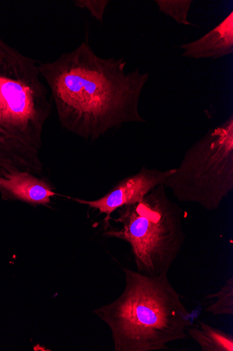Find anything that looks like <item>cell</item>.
<instances>
[{"instance_id": "cell-1", "label": "cell", "mask_w": 233, "mask_h": 351, "mask_svg": "<svg viewBox=\"0 0 233 351\" xmlns=\"http://www.w3.org/2000/svg\"><path fill=\"white\" fill-rule=\"evenodd\" d=\"M124 58L98 56L87 32L76 49L40 62L59 122L64 130L94 141L126 123H146L139 105L149 73L126 72Z\"/></svg>"}, {"instance_id": "cell-2", "label": "cell", "mask_w": 233, "mask_h": 351, "mask_svg": "<svg viewBox=\"0 0 233 351\" xmlns=\"http://www.w3.org/2000/svg\"><path fill=\"white\" fill-rule=\"evenodd\" d=\"M52 103L40 62L0 37V176L42 174V135Z\"/></svg>"}, {"instance_id": "cell-3", "label": "cell", "mask_w": 233, "mask_h": 351, "mask_svg": "<svg viewBox=\"0 0 233 351\" xmlns=\"http://www.w3.org/2000/svg\"><path fill=\"white\" fill-rule=\"evenodd\" d=\"M126 286L114 302L93 313L112 332L115 351L168 349L171 342L189 337L191 313L168 274L150 276L123 269Z\"/></svg>"}, {"instance_id": "cell-4", "label": "cell", "mask_w": 233, "mask_h": 351, "mask_svg": "<svg viewBox=\"0 0 233 351\" xmlns=\"http://www.w3.org/2000/svg\"><path fill=\"white\" fill-rule=\"evenodd\" d=\"M119 226L105 235L122 240L131 248L137 271L150 276L169 274L186 240L182 208L166 194L164 185L154 189L136 204L116 210Z\"/></svg>"}, {"instance_id": "cell-5", "label": "cell", "mask_w": 233, "mask_h": 351, "mask_svg": "<svg viewBox=\"0 0 233 351\" xmlns=\"http://www.w3.org/2000/svg\"><path fill=\"white\" fill-rule=\"evenodd\" d=\"M163 185L180 202L219 209L233 190L232 114L187 150Z\"/></svg>"}, {"instance_id": "cell-6", "label": "cell", "mask_w": 233, "mask_h": 351, "mask_svg": "<svg viewBox=\"0 0 233 351\" xmlns=\"http://www.w3.org/2000/svg\"><path fill=\"white\" fill-rule=\"evenodd\" d=\"M175 171L176 168L159 170L143 167L137 173L120 181L101 198L93 201L69 199L98 211V215H105L104 227L107 230L111 226V215L116 210L125 206L141 202L154 189L163 185Z\"/></svg>"}, {"instance_id": "cell-7", "label": "cell", "mask_w": 233, "mask_h": 351, "mask_svg": "<svg viewBox=\"0 0 233 351\" xmlns=\"http://www.w3.org/2000/svg\"><path fill=\"white\" fill-rule=\"evenodd\" d=\"M0 195L8 201H20L31 206H48L57 194L44 178L24 171L0 176Z\"/></svg>"}, {"instance_id": "cell-8", "label": "cell", "mask_w": 233, "mask_h": 351, "mask_svg": "<svg viewBox=\"0 0 233 351\" xmlns=\"http://www.w3.org/2000/svg\"><path fill=\"white\" fill-rule=\"evenodd\" d=\"M182 56L191 59L217 60L233 53V12L199 39L180 46Z\"/></svg>"}, {"instance_id": "cell-9", "label": "cell", "mask_w": 233, "mask_h": 351, "mask_svg": "<svg viewBox=\"0 0 233 351\" xmlns=\"http://www.w3.org/2000/svg\"><path fill=\"white\" fill-rule=\"evenodd\" d=\"M189 337L195 340L203 351H233V336L210 325L198 322L187 330Z\"/></svg>"}, {"instance_id": "cell-10", "label": "cell", "mask_w": 233, "mask_h": 351, "mask_svg": "<svg viewBox=\"0 0 233 351\" xmlns=\"http://www.w3.org/2000/svg\"><path fill=\"white\" fill-rule=\"evenodd\" d=\"M159 11L173 19L179 25L199 27L188 19L192 0H155Z\"/></svg>"}, {"instance_id": "cell-11", "label": "cell", "mask_w": 233, "mask_h": 351, "mask_svg": "<svg viewBox=\"0 0 233 351\" xmlns=\"http://www.w3.org/2000/svg\"><path fill=\"white\" fill-rule=\"evenodd\" d=\"M207 300L216 298L215 303L209 306L206 311L213 316L233 315V278L227 280L220 291L214 294L206 295Z\"/></svg>"}, {"instance_id": "cell-12", "label": "cell", "mask_w": 233, "mask_h": 351, "mask_svg": "<svg viewBox=\"0 0 233 351\" xmlns=\"http://www.w3.org/2000/svg\"><path fill=\"white\" fill-rule=\"evenodd\" d=\"M109 3V0H76L74 1L77 7L87 10L92 16L102 23Z\"/></svg>"}]
</instances>
